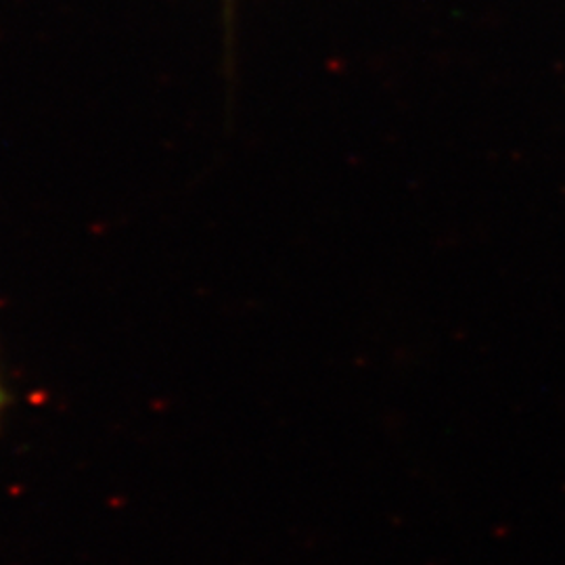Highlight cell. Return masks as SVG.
I'll list each match as a JSON object with an SVG mask.
<instances>
[{
  "mask_svg": "<svg viewBox=\"0 0 565 565\" xmlns=\"http://www.w3.org/2000/svg\"><path fill=\"white\" fill-rule=\"evenodd\" d=\"M2 406H4V392H2V385H0V415H2Z\"/></svg>",
  "mask_w": 565,
  "mask_h": 565,
  "instance_id": "obj_1",
  "label": "cell"
}]
</instances>
